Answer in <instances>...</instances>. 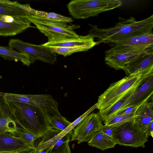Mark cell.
<instances>
[{"instance_id":"cell-32","label":"cell","mask_w":153,"mask_h":153,"mask_svg":"<svg viewBox=\"0 0 153 153\" xmlns=\"http://www.w3.org/2000/svg\"><path fill=\"white\" fill-rule=\"evenodd\" d=\"M69 142H68L65 146L55 152H50L48 153H71Z\"/></svg>"},{"instance_id":"cell-30","label":"cell","mask_w":153,"mask_h":153,"mask_svg":"<svg viewBox=\"0 0 153 153\" xmlns=\"http://www.w3.org/2000/svg\"><path fill=\"white\" fill-rule=\"evenodd\" d=\"M138 107L139 106H130L126 107L124 109L119 111L117 112L113 116L122 115L135 114L136 111Z\"/></svg>"},{"instance_id":"cell-22","label":"cell","mask_w":153,"mask_h":153,"mask_svg":"<svg viewBox=\"0 0 153 153\" xmlns=\"http://www.w3.org/2000/svg\"><path fill=\"white\" fill-rule=\"evenodd\" d=\"M136 88L130 90L117 102L106 108L102 110H99V114L101 121L104 122L106 121L113 116L118 111L121 109L124 103L132 95Z\"/></svg>"},{"instance_id":"cell-21","label":"cell","mask_w":153,"mask_h":153,"mask_svg":"<svg viewBox=\"0 0 153 153\" xmlns=\"http://www.w3.org/2000/svg\"><path fill=\"white\" fill-rule=\"evenodd\" d=\"M88 143L89 146L102 151L114 148L117 144L112 137L100 130L93 134Z\"/></svg>"},{"instance_id":"cell-29","label":"cell","mask_w":153,"mask_h":153,"mask_svg":"<svg viewBox=\"0 0 153 153\" xmlns=\"http://www.w3.org/2000/svg\"><path fill=\"white\" fill-rule=\"evenodd\" d=\"M97 105L98 104L97 102L74 122L71 123V124L67 128V129H68L69 131L71 130V129L77 125L84 117L89 114L95 109L97 108Z\"/></svg>"},{"instance_id":"cell-20","label":"cell","mask_w":153,"mask_h":153,"mask_svg":"<svg viewBox=\"0 0 153 153\" xmlns=\"http://www.w3.org/2000/svg\"><path fill=\"white\" fill-rule=\"evenodd\" d=\"M0 57L9 60L20 61L28 67L35 61L28 55L16 51L9 46H0Z\"/></svg>"},{"instance_id":"cell-3","label":"cell","mask_w":153,"mask_h":153,"mask_svg":"<svg viewBox=\"0 0 153 153\" xmlns=\"http://www.w3.org/2000/svg\"><path fill=\"white\" fill-rule=\"evenodd\" d=\"M152 75L153 66L126 76L119 81L111 84L99 97L97 108L99 110L106 108L130 90L140 85Z\"/></svg>"},{"instance_id":"cell-18","label":"cell","mask_w":153,"mask_h":153,"mask_svg":"<svg viewBox=\"0 0 153 153\" xmlns=\"http://www.w3.org/2000/svg\"><path fill=\"white\" fill-rule=\"evenodd\" d=\"M94 39L89 34L85 36H79L77 37H72L59 41L47 42L42 45L47 47H72L95 43Z\"/></svg>"},{"instance_id":"cell-34","label":"cell","mask_w":153,"mask_h":153,"mask_svg":"<svg viewBox=\"0 0 153 153\" xmlns=\"http://www.w3.org/2000/svg\"><path fill=\"white\" fill-rule=\"evenodd\" d=\"M36 147H34L30 149L19 151V152H9L0 151V153H35Z\"/></svg>"},{"instance_id":"cell-35","label":"cell","mask_w":153,"mask_h":153,"mask_svg":"<svg viewBox=\"0 0 153 153\" xmlns=\"http://www.w3.org/2000/svg\"><path fill=\"white\" fill-rule=\"evenodd\" d=\"M6 111L2 107V105L0 102V118L5 114Z\"/></svg>"},{"instance_id":"cell-26","label":"cell","mask_w":153,"mask_h":153,"mask_svg":"<svg viewBox=\"0 0 153 153\" xmlns=\"http://www.w3.org/2000/svg\"><path fill=\"white\" fill-rule=\"evenodd\" d=\"M45 115L48 122L54 129L63 131L71 123L62 116H53L48 114Z\"/></svg>"},{"instance_id":"cell-5","label":"cell","mask_w":153,"mask_h":153,"mask_svg":"<svg viewBox=\"0 0 153 153\" xmlns=\"http://www.w3.org/2000/svg\"><path fill=\"white\" fill-rule=\"evenodd\" d=\"M27 19L36 25L41 33L47 37L48 42L77 37L79 36L74 31V30L80 27L78 25H69L55 22L35 15L29 16Z\"/></svg>"},{"instance_id":"cell-37","label":"cell","mask_w":153,"mask_h":153,"mask_svg":"<svg viewBox=\"0 0 153 153\" xmlns=\"http://www.w3.org/2000/svg\"><path fill=\"white\" fill-rule=\"evenodd\" d=\"M0 36H7V35L4 33L0 31Z\"/></svg>"},{"instance_id":"cell-8","label":"cell","mask_w":153,"mask_h":153,"mask_svg":"<svg viewBox=\"0 0 153 153\" xmlns=\"http://www.w3.org/2000/svg\"><path fill=\"white\" fill-rule=\"evenodd\" d=\"M152 49L143 50L126 45L115 46L105 51L104 60L109 67L119 70Z\"/></svg>"},{"instance_id":"cell-27","label":"cell","mask_w":153,"mask_h":153,"mask_svg":"<svg viewBox=\"0 0 153 153\" xmlns=\"http://www.w3.org/2000/svg\"><path fill=\"white\" fill-rule=\"evenodd\" d=\"M135 114L122 115L114 116L104 121L105 125L117 127L134 119Z\"/></svg>"},{"instance_id":"cell-24","label":"cell","mask_w":153,"mask_h":153,"mask_svg":"<svg viewBox=\"0 0 153 153\" xmlns=\"http://www.w3.org/2000/svg\"><path fill=\"white\" fill-rule=\"evenodd\" d=\"M17 126L13 117L6 111L3 116L0 118V133H8L16 136Z\"/></svg>"},{"instance_id":"cell-17","label":"cell","mask_w":153,"mask_h":153,"mask_svg":"<svg viewBox=\"0 0 153 153\" xmlns=\"http://www.w3.org/2000/svg\"><path fill=\"white\" fill-rule=\"evenodd\" d=\"M153 109L152 100L141 104L136 111L134 120L143 130L146 126L153 122Z\"/></svg>"},{"instance_id":"cell-2","label":"cell","mask_w":153,"mask_h":153,"mask_svg":"<svg viewBox=\"0 0 153 153\" xmlns=\"http://www.w3.org/2000/svg\"><path fill=\"white\" fill-rule=\"evenodd\" d=\"M20 127L42 137L53 128L48 122L43 110L21 102H12L5 106Z\"/></svg>"},{"instance_id":"cell-13","label":"cell","mask_w":153,"mask_h":153,"mask_svg":"<svg viewBox=\"0 0 153 153\" xmlns=\"http://www.w3.org/2000/svg\"><path fill=\"white\" fill-rule=\"evenodd\" d=\"M31 23L27 18L0 16V31L7 36H13L30 27Z\"/></svg>"},{"instance_id":"cell-10","label":"cell","mask_w":153,"mask_h":153,"mask_svg":"<svg viewBox=\"0 0 153 153\" xmlns=\"http://www.w3.org/2000/svg\"><path fill=\"white\" fill-rule=\"evenodd\" d=\"M103 125L98 114L92 113L84 117L78 124L71 136V141H77L78 143L88 142Z\"/></svg>"},{"instance_id":"cell-25","label":"cell","mask_w":153,"mask_h":153,"mask_svg":"<svg viewBox=\"0 0 153 153\" xmlns=\"http://www.w3.org/2000/svg\"><path fill=\"white\" fill-rule=\"evenodd\" d=\"M35 15L53 22L62 24H67L73 21L71 17L64 16L54 12L48 13L36 10Z\"/></svg>"},{"instance_id":"cell-14","label":"cell","mask_w":153,"mask_h":153,"mask_svg":"<svg viewBox=\"0 0 153 153\" xmlns=\"http://www.w3.org/2000/svg\"><path fill=\"white\" fill-rule=\"evenodd\" d=\"M34 147L27 144L20 137L10 133H0V151L19 152Z\"/></svg>"},{"instance_id":"cell-23","label":"cell","mask_w":153,"mask_h":153,"mask_svg":"<svg viewBox=\"0 0 153 153\" xmlns=\"http://www.w3.org/2000/svg\"><path fill=\"white\" fill-rule=\"evenodd\" d=\"M96 45H97V42H95L94 43L72 47L48 48L56 54L62 55L64 56L65 57L70 56L75 53L88 51Z\"/></svg>"},{"instance_id":"cell-16","label":"cell","mask_w":153,"mask_h":153,"mask_svg":"<svg viewBox=\"0 0 153 153\" xmlns=\"http://www.w3.org/2000/svg\"><path fill=\"white\" fill-rule=\"evenodd\" d=\"M152 66H153V49L149 50L142 56L125 65L122 69L127 76Z\"/></svg>"},{"instance_id":"cell-19","label":"cell","mask_w":153,"mask_h":153,"mask_svg":"<svg viewBox=\"0 0 153 153\" xmlns=\"http://www.w3.org/2000/svg\"><path fill=\"white\" fill-rule=\"evenodd\" d=\"M61 131L53 128L48 131L36 147V153L49 148H52L69 131Z\"/></svg>"},{"instance_id":"cell-4","label":"cell","mask_w":153,"mask_h":153,"mask_svg":"<svg viewBox=\"0 0 153 153\" xmlns=\"http://www.w3.org/2000/svg\"><path fill=\"white\" fill-rule=\"evenodd\" d=\"M119 0H72L67 5L70 14L76 19H86L120 7Z\"/></svg>"},{"instance_id":"cell-1","label":"cell","mask_w":153,"mask_h":153,"mask_svg":"<svg viewBox=\"0 0 153 153\" xmlns=\"http://www.w3.org/2000/svg\"><path fill=\"white\" fill-rule=\"evenodd\" d=\"M118 22L113 26L107 28H99L96 25L89 24L91 28L89 34L100 41L98 43H113L114 41L135 35L152 33L153 15L139 21L133 17L128 19L119 17Z\"/></svg>"},{"instance_id":"cell-12","label":"cell","mask_w":153,"mask_h":153,"mask_svg":"<svg viewBox=\"0 0 153 153\" xmlns=\"http://www.w3.org/2000/svg\"><path fill=\"white\" fill-rule=\"evenodd\" d=\"M36 10L29 4H22L17 1L0 0V16L27 18L30 15H35Z\"/></svg>"},{"instance_id":"cell-28","label":"cell","mask_w":153,"mask_h":153,"mask_svg":"<svg viewBox=\"0 0 153 153\" xmlns=\"http://www.w3.org/2000/svg\"><path fill=\"white\" fill-rule=\"evenodd\" d=\"M16 136L20 137L27 144L35 147V141L38 137L34 134L21 127H17Z\"/></svg>"},{"instance_id":"cell-9","label":"cell","mask_w":153,"mask_h":153,"mask_svg":"<svg viewBox=\"0 0 153 153\" xmlns=\"http://www.w3.org/2000/svg\"><path fill=\"white\" fill-rule=\"evenodd\" d=\"M8 45L16 51L28 55L35 61L39 60L51 64L56 61V54L42 45H34L12 39L9 40Z\"/></svg>"},{"instance_id":"cell-15","label":"cell","mask_w":153,"mask_h":153,"mask_svg":"<svg viewBox=\"0 0 153 153\" xmlns=\"http://www.w3.org/2000/svg\"><path fill=\"white\" fill-rule=\"evenodd\" d=\"M113 43L115 46L126 45L141 49H153V33L135 35L118 40Z\"/></svg>"},{"instance_id":"cell-33","label":"cell","mask_w":153,"mask_h":153,"mask_svg":"<svg viewBox=\"0 0 153 153\" xmlns=\"http://www.w3.org/2000/svg\"><path fill=\"white\" fill-rule=\"evenodd\" d=\"M148 137L153 136V122L146 126L143 129Z\"/></svg>"},{"instance_id":"cell-36","label":"cell","mask_w":153,"mask_h":153,"mask_svg":"<svg viewBox=\"0 0 153 153\" xmlns=\"http://www.w3.org/2000/svg\"><path fill=\"white\" fill-rule=\"evenodd\" d=\"M52 149V148H49L39 152L38 153H48Z\"/></svg>"},{"instance_id":"cell-31","label":"cell","mask_w":153,"mask_h":153,"mask_svg":"<svg viewBox=\"0 0 153 153\" xmlns=\"http://www.w3.org/2000/svg\"><path fill=\"white\" fill-rule=\"evenodd\" d=\"M115 128L114 126L104 125L102 126L100 131L105 134L112 138L114 130Z\"/></svg>"},{"instance_id":"cell-7","label":"cell","mask_w":153,"mask_h":153,"mask_svg":"<svg viewBox=\"0 0 153 153\" xmlns=\"http://www.w3.org/2000/svg\"><path fill=\"white\" fill-rule=\"evenodd\" d=\"M148 136L134 119L115 127L112 138L120 146L144 147Z\"/></svg>"},{"instance_id":"cell-6","label":"cell","mask_w":153,"mask_h":153,"mask_svg":"<svg viewBox=\"0 0 153 153\" xmlns=\"http://www.w3.org/2000/svg\"><path fill=\"white\" fill-rule=\"evenodd\" d=\"M1 97L3 102L6 105L12 102H19L43 110L45 114L62 116L58 109L57 102L49 94H20L3 93Z\"/></svg>"},{"instance_id":"cell-11","label":"cell","mask_w":153,"mask_h":153,"mask_svg":"<svg viewBox=\"0 0 153 153\" xmlns=\"http://www.w3.org/2000/svg\"><path fill=\"white\" fill-rule=\"evenodd\" d=\"M153 75L136 88L132 95L124 103L121 109L130 106H138L153 99Z\"/></svg>"}]
</instances>
